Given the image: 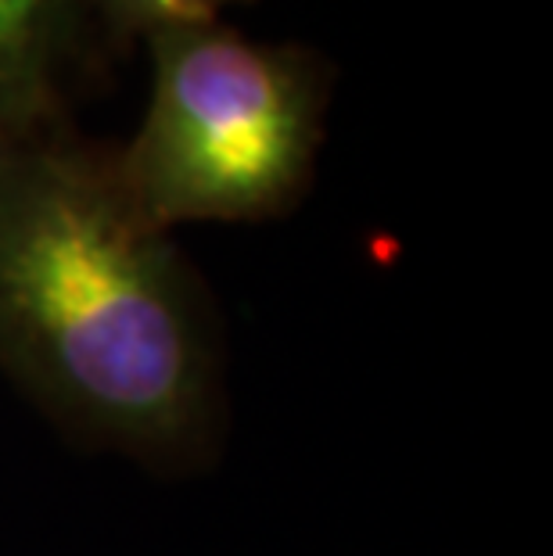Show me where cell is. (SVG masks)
Masks as SVG:
<instances>
[{
	"mask_svg": "<svg viewBox=\"0 0 553 556\" xmlns=\"http://www.w3.org/2000/svg\"><path fill=\"white\" fill-rule=\"evenodd\" d=\"M0 370L76 442L191 467L219 420V352L191 263L115 169L54 123L0 144Z\"/></svg>",
	"mask_w": 553,
	"mask_h": 556,
	"instance_id": "1",
	"label": "cell"
},
{
	"mask_svg": "<svg viewBox=\"0 0 553 556\" xmlns=\"http://www.w3.org/2000/svg\"><path fill=\"white\" fill-rule=\"evenodd\" d=\"M151 93L115 169L162 230L263 223L299 205L324 144L331 65L227 22L148 37Z\"/></svg>",
	"mask_w": 553,
	"mask_h": 556,
	"instance_id": "2",
	"label": "cell"
},
{
	"mask_svg": "<svg viewBox=\"0 0 553 556\" xmlns=\"http://www.w3.org/2000/svg\"><path fill=\"white\" fill-rule=\"evenodd\" d=\"M87 40L79 0H0V144L65 123Z\"/></svg>",
	"mask_w": 553,
	"mask_h": 556,
	"instance_id": "3",
	"label": "cell"
},
{
	"mask_svg": "<svg viewBox=\"0 0 553 556\" xmlns=\"http://www.w3.org/2000/svg\"><path fill=\"white\" fill-rule=\"evenodd\" d=\"M249 4V0H79L90 37L101 33L115 43L148 40L155 33L180 26L223 22V11Z\"/></svg>",
	"mask_w": 553,
	"mask_h": 556,
	"instance_id": "4",
	"label": "cell"
}]
</instances>
